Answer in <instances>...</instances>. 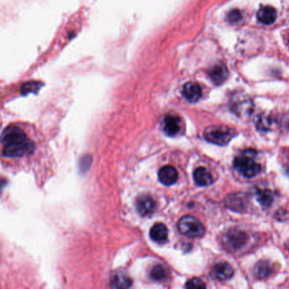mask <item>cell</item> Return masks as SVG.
<instances>
[{
	"label": "cell",
	"instance_id": "obj_25",
	"mask_svg": "<svg viewBox=\"0 0 289 289\" xmlns=\"http://www.w3.org/2000/svg\"><path fill=\"white\" fill-rule=\"evenodd\" d=\"M242 18V14L238 10H232L230 13L228 14V19L231 22H237L238 20H240Z\"/></svg>",
	"mask_w": 289,
	"mask_h": 289
},
{
	"label": "cell",
	"instance_id": "obj_3",
	"mask_svg": "<svg viewBox=\"0 0 289 289\" xmlns=\"http://www.w3.org/2000/svg\"><path fill=\"white\" fill-rule=\"evenodd\" d=\"M230 109L241 119L251 117L254 110V103L250 96L244 92H237L230 99Z\"/></svg>",
	"mask_w": 289,
	"mask_h": 289
},
{
	"label": "cell",
	"instance_id": "obj_19",
	"mask_svg": "<svg viewBox=\"0 0 289 289\" xmlns=\"http://www.w3.org/2000/svg\"><path fill=\"white\" fill-rule=\"evenodd\" d=\"M272 272V267L267 260H260L254 266V276L258 279H264L270 276Z\"/></svg>",
	"mask_w": 289,
	"mask_h": 289
},
{
	"label": "cell",
	"instance_id": "obj_20",
	"mask_svg": "<svg viewBox=\"0 0 289 289\" xmlns=\"http://www.w3.org/2000/svg\"><path fill=\"white\" fill-rule=\"evenodd\" d=\"M274 124V119L270 116H266L261 113L257 117L255 120V126L258 130L262 132H267L270 130L271 126Z\"/></svg>",
	"mask_w": 289,
	"mask_h": 289
},
{
	"label": "cell",
	"instance_id": "obj_16",
	"mask_svg": "<svg viewBox=\"0 0 289 289\" xmlns=\"http://www.w3.org/2000/svg\"><path fill=\"white\" fill-rule=\"evenodd\" d=\"M276 17H277L276 10L273 7L269 5L261 7L257 13V18L259 19V21L266 25H271L275 22Z\"/></svg>",
	"mask_w": 289,
	"mask_h": 289
},
{
	"label": "cell",
	"instance_id": "obj_23",
	"mask_svg": "<svg viewBox=\"0 0 289 289\" xmlns=\"http://www.w3.org/2000/svg\"><path fill=\"white\" fill-rule=\"evenodd\" d=\"M185 289H206V286L202 280L194 277L187 282Z\"/></svg>",
	"mask_w": 289,
	"mask_h": 289
},
{
	"label": "cell",
	"instance_id": "obj_12",
	"mask_svg": "<svg viewBox=\"0 0 289 289\" xmlns=\"http://www.w3.org/2000/svg\"><path fill=\"white\" fill-rule=\"evenodd\" d=\"M158 178L162 183L165 185H172L176 183L178 180V172L176 168L172 166H165L162 167L159 173Z\"/></svg>",
	"mask_w": 289,
	"mask_h": 289
},
{
	"label": "cell",
	"instance_id": "obj_24",
	"mask_svg": "<svg viewBox=\"0 0 289 289\" xmlns=\"http://www.w3.org/2000/svg\"><path fill=\"white\" fill-rule=\"evenodd\" d=\"M275 217H276L277 221H281V222L287 221L289 218V212L283 210V209H280L276 212Z\"/></svg>",
	"mask_w": 289,
	"mask_h": 289
},
{
	"label": "cell",
	"instance_id": "obj_9",
	"mask_svg": "<svg viewBox=\"0 0 289 289\" xmlns=\"http://www.w3.org/2000/svg\"><path fill=\"white\" fill-rule=\"evenodd\" d=\"M235 274V270L228 262H218L213 266L211 275L214 279L226 281L230 279Z\"/></svg>",
	"mask_w": 289,
	"mask_h": 289
},
{
	"label": "cell",
	"instance_id": "obj_5",
	"mask_svg": "<svg viewBox=\"0 0 289 289\" xmlns=\"http://www.w3.org/2000/svg\"><path fill=\"white\" fill-rule=\"evenodd\" d=\"M178 228L182 235L189 238H200L206 233L202 223L192 216H184L180 219Z\"/></svg>",
	"mask_w": 289,
	"mask_h": 289
},
{
	"label": "cell",
	"instance_id": "obj_18",
	"mask_svg": "<svg viewBox=\"0 0 289 289\" xmlns=\"http://www.w3.org/2000/svg\"><path fill=\"white\" fill-rule=\"evenodd\" d=\"M111 285L113 289H128L132 285V280L124 272H117L111 278Z\"/></svg>",
	"mask_w": 289,
	"mask_h": 289
},
{
	"label": "cell",
	"instance_id": "obj_15",
	"mask_svg": "<svg viewBox=\"0 0 289 289\" xmlns=\"http://www.w3.org/2000/svg\"><path fill=\"white\" fill-rule=\"evenodd\" d=\"M194 180L199 186H208L213 183V177L206 168L199 167L194 172Z\"/></svg>",
	"mask_w": 289,
	"mask_h": 289
},
{
	"label": "cell",
	"instance_id": "obj_21",
	"mask_svg": "<svg viewBox=\"0 0 289 289\" xmlns=\"http://www.w3.org/2000/svg\"><path fill=\"white\" fill-rule=\"evenodd\" d=\"M42 87H43V83L42 82L31 80L23 84L20 88V92L22 96H26L30 93L37 94Z\"/></svg>",
	"mask_w": 289,
	"mask_h": 289
},
{
	"label": "cell",
	"instance_id": "obj_26",
	"mask_svg": "<svg viewBox=\"0 0 289 289\" xmlns=\"http://www.w3.org/2000/svg\"><path fill=\"white\" fill-rule=\"evenodd\" d=\"M287 247H288V249H289V243H288V244H287Z\"/></svg>",
	"mask_w": 289,
	"mask_h": 289
},
{
	"label": "cell",
	"instance_id": "obj_2",
	"mask_svg": "<svg viewBox=\"0 0 289 289\" xmlns=\"http://www.w3.org/2000/svg\"><path fill=\"white\" fill-rule=\"evenodd\" d=\"M256 151L253 149L244 150L234 160L235 170L244 178H253L261 171V166L256 162Z\"/></svg>",
	"mask_w": 289,
	"mask_h": 289
},
{
	"label": "cell",
	"instance_id": "obj_10",
	"mask_svg": "<svg viewBox=\"0 0 289 289\" xmlns=\"http://www.w3.org/2000/svg\"><path fill=\"white\" fill-rule=\"evenodd\" d=\"M181 119L178 116L167 114L164 118L163 130L169 136L178 135L181 129Z\"/></svg>",
	"mask_w": 289,
	"mask_h": 289
},
{
	"label": "cell",
	"instance_id": "obj_14",
	"mask_svg": "<svg viewBox=\"0 0 289 289\" xmlns=\"http://www.w3.org/2000/svg\"><path fill=\"white\" fill-rule=\"evenodd\" d=\"M150 237L152 240L158 244L165 243L167 240V237H168V230H167L166 225L163 223L155 224L151 228Z\"/></svg>",
	"mask_w": 289,
	"mask_h": 289
},
{
	"label": "cell",
	"instance_id": "obj_6",
	"mask_svg": "<svg viewBox=\"0 0 289 289\" xmlns=\"http://www.w3.org/2000/svg\"><path fill=\"white\" fill-rule=\"evenodd\" d=\"M249 240V236L239 229H231L225 234L222 238V244L227 251H237L241 250Z\"/></svg>",
	"mask_w": 289,
	"mask_h": 289
},
{
	"label": "cell",
	"instance_id": "obj_22",
	"mask_svg": "<svg viewBox=\"0 0 289 289\" xmlns=\"http://www.w3.org/2000/svg\"><path fill=\"white\" fill-rule=\"evenodd\" d=\"M151 278L154 279L155 281H162L167 276L166 269L161 265H157L152 268L151 271Z\"/></svg>",
	"mask_w": 289,
	"mask_h": 289
},
{
	"label": "cell",
	"instance_id": "obj_13",
	"mask_svg": "<svg viewBox=\"0 0 289 289\" xmlns=\"http://www.w3.org/2000/svg\"><path fill=\"white\" fill-rule=\"evenodd\" d=\"M209 75L216 85H222L228 78V69L223 64H217L210 70Z\"/></svg>",
	"mask_w": 289,
	"mask_h": 289
},
{
	"label": "cell",
	"instance_id": "obj_7",
	"mask_svg": "<svg viewBox=\"0 0 289 289\" xmlns=\"http://www.w3.org/2000/svg\"><path fill=\"white\" fill-rule=\"evenodd\" d=\"M250 199L247 194L233 193L225 197L224 205L227 208L235 212H244L247 211Z\"/></svg>",
	"mask_w": 289,
	"mask_h": 289
},
{
	"label": "cell",
	"instance_id": "obj_1",
	"mask_svg": "<svg viewBox=\"0 0 289 289\" xmlns=\"http://www.w3.org/2000/svg\"><path fill=\"white\" fill-rule=\"evenodd\" d=\"M0 142L3 144V158H20L25 155L33 154L36 150L34 142L17 126H9L4 128L0 136Z\"/></svg>",
	"mask_w": 289,
	"mask_h": 289
},
{
	"label": "cell",
	"instance_id": "obj_8",
	"mask_svg": "<svg viewBox=\"0 0 289 289\" xmlns=\"http://www.w3.org/2000/svg\"><path fill=\"white\" fill-rule=\"evenodd\" d=\"M135 206L139 213L142 216H148L153 213L157 208L155 199L149 195L139 196L135 201Z\"/></svg>",
	"mask_w": 289,
	"mask_h": 289
},
{
	"label": "cell",
	"instance_id": "obj_11",
	"mask_svg": "<svg viewBox=\"0 0 289 289\" xmlns=\"http://www.w3.org/2000/svg\"><path fill=\"white\" fill-rule=\"evenodd\" d=\"M182 93L190 103H196L201 97L202 90L199 84L188 82L183 86Z\"/></svg>",
	"mask_w": 289,
	"mask_h": 289
},
{
	"label": "cell",
	"instance_id": "obj_27",
	"mask_svg": "<svg viewBox=\"0 0 289 289\" xmlns=\"http://www.w3.org/2000/svg\"><path fill=\"white\" fill-rule=\"evenodd\" d=\"M287 172H288V174H289V168H288V170H287Z\"/></svg>",
	"mask_w": 289,
	"mask_h": 289
},
{
	"label": "cell",
	"instance_id": "obj_17",
	"mask_svg": "<svg viewBox=\"0 0 289 289\" xmlns=\"http://www.w3.org/2000/svg\"><path fill=\"white\" fill-rule=\"evenodd\" d=\"M254 195L256 197L257 201L260 203V206L264 208H268L272 205L274 201V194L271 190L256 188L254 190Z\"/></svg>",
	"mask_w": 289,
	"mask_h": 289
},
{
	"label": "cell",
	"instance_id": "obj_4",
	"mask_svg": "<svg viewBox=\"0 0 289 289\" xmlns=\"http://www.w3.org/2000/svg\"><path fill=\"white\" fill-rule=\"evenodd\" d=\"M236 135L235 129L227 126H210L204 131L206 141L218 145H226Z\"/></svg>",
	"mask_w": 289,
	"mask_h": 289
}]
</instances>
